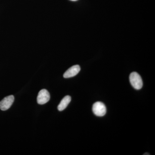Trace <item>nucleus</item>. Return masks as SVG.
<instances>
[{"instance_id":"obj_6","label":"nucleus","mask_w":155,"mask_h":155,"mask_svg":"<svg viewBox=\"0 0 155 155\" xmlns=\"http://www.w3.org/2000/svg\"><path fill=\"white\" fill-rule=\"evenodd\" d=\"M71 97L67 95L64 97L58 106V110L62 111L65 110L71 102Z\"/></svg>"},{"instance_id":"obj_8","label":"nucleus","mask_w":155,"mask_h":155,"mask_svg":"<svg viewBox=\"0 0 155 155\" xmlns=\"http://www.w3.org/2000/svg\"><path fill=\"white\" fill-rule=\"evenodd\" d=\"M71 1H78V0H71Z\"/></svg>"},{"instance_id":"obj_2","label":"nucleus","mask_w":155,"mask_h":155,"mask_svg":"<svg viewBox=\"0 0 155 155\" xmlns=\"http://www.w3.org/2000/svg\"><path fill=\"white\" fill-rule=\"evenodd\" d=\"M92 110L94 114L96 116H103L107 112V109L104 104L101 102H97L93 105Z\"/></svg>"},{"instance_id":"obj_7","label":"nucleus","mask_w":155,"mask_h":155,"mask_svg":"<svg viewBox=\"0 0 155 155\" xmlns=\"http://www.w3.org/2000/svg\"><path fill=\"white\" fill-rule=\"evenodd\" d=\"M144 155H150L149 154H147V153H146V154H143Z\"/></svg>"},{"instance_id":"obj_5","label":"nucleus","mask_w":155,"mask_h":155,"mask_svg":"<svg viewBox=\"0 0 155 155\" xmlns=\"http://www.w3.org/2000/svg\"><path fill=\"white\" fill-rule=\"evenodd\" d=\"M80 67L79 65H75L70 67L64 73V77L65 78H69L77 75L80 71Z\"/></svg>"},{"instance_id":"obj_4","label":"nucleus","mask_w":155,"mask_h":155,"mask_svg":"<svg viewBox=\"0 0 155 155\" xmlns=\"http://www.w3.org/2000/svg\"><path fill=\"white\" fill-rule=\"evenodd\" d=\"M50 99V94L47 90L42 89L39 91L37 97V102L39 104H44L48 102Z\"/></svg>"},{"instance_id":"obj_3","label":"nucleus","mask_w":155,"mask_h":155,"mask_svg":"<svg viewBox=\"0 0 155 155\" xmlns=\"http://www.w3.org/2000/svg\"><path fill=\"white\" fill-rule=\"evenodd\" d=\"M14 97L13 95L6 97L0 102V109L5 111L9 109L14 103Z\"/></svg>"},{"instance_id":"obj_1","label":"nucleus","mask_w":155,"mask_h":155,"mask_svg":"<svg viewBox=\"0 0 155 155\" xmlns=\"http://www.w3.org/2000/svg\"><path fill=\"white\" fill-rule=\"evenodd\" d=\"M129 80L130 84L135 89L140 90L142 87L143 84L142 79L137 72H133L130 73Z\"/></svg>"}]
</instances>
